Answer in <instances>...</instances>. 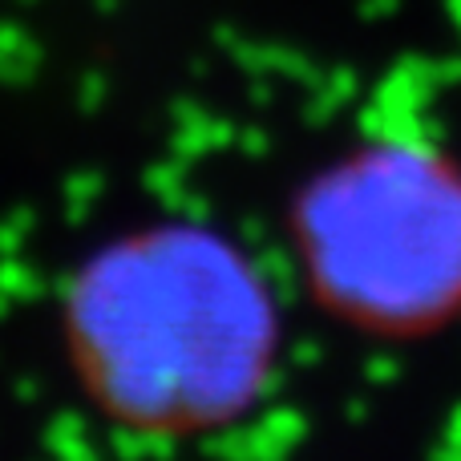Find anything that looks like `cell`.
Returning a JSON list of instances; mask_svg holds the SVG:
<instances>
[{"label": "cell", "mask_w": 461, "mask_h": 461, "mask_svg": "<svg viewBox=\"0 0 461 461\" xmlns=\"http://www.w3.org/2000/svg\"><path fill=\"white\" fill-rule=\"evenodd\" d=\"M94 393L130 421L191 425L235 409L267 357L251 271L203 230H150L105 251L73 295Z\"/></svg>", "instance_id": "6da1fadb"}, {"label": "cell", "mask_w": 461, "mask_h": 461, "mask_svg": "<svg viewBox=\"0 0 461 461\" xmlns=\"http://www.w3.org/2000/svg\"><path fill=\"white\" fill-rule=\"evenodd\" d=\"M312 284L340 316L421 328L461 303V175L409 146L332 167L300 203Z\"/></svg>", "instance_id": "7a4b0ae2"}]
</instances>
